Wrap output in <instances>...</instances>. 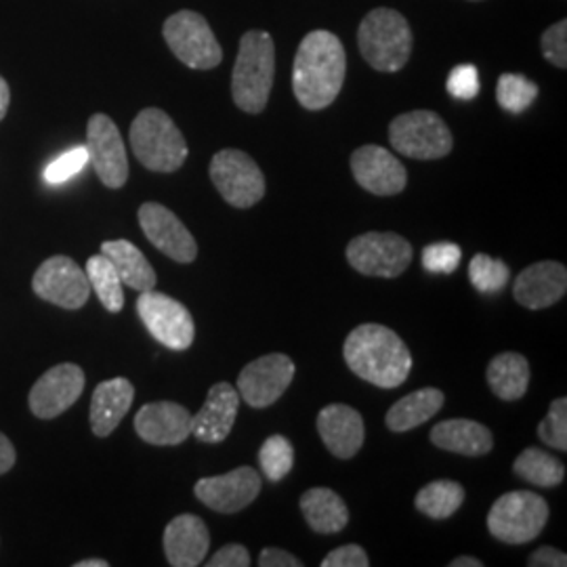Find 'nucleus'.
<instances>
[{"mask_svg":"<svg viewBox=\"0 0 567 567\" xmlns=\"http://www.w3.org/2000/svg\"><path fill=\"white\" fill-rule=\"evenodd\" d=\"M538 437L547 444V446L555 447L559 452L567 450V400L559 398L555 400L548 414L543 419V423L538 425Z\"/></svg>","mask_w":567,"mask_h":567,"instance_id":"nucleus-36","label":"nucleus"},{"mask_svg":"<svg viewBox=\"0 0 567 567\" xmlns=\"http://www.w3.org/2000/svg\"><path fill=\"white\" fill-rule=\"evenodd\" d=\"M358 47L377 72H400L412 53V30L395 9H372L358 30Z\"/></svg>","mask_w":567,"mask_h":567,"instance_id":"nucleus-5","label":"nucleus"},{"mask_svg":"<svg viewBox=\"0 0 567 567\" xmlns=\"http://www.w3.org/2000/svg\"><path fill=\"white\" fill-rule=\"evenodd\" d=\"M444 402H446V398L440 389H433V386L419 389L389 408L385 419L386 426L395 433L416 429L426 421H431L442 410Z\"/></svg>","mask_w":567,"mask_h":567,"instance_id":"nucleus-28","label":"nucleus"},{"mask_svg":"<svg viewBox=\"0 0 567 567\" xmlns=\"http://www.w3.org/2000/svg\"><path fill=\"white\" fill-rule=\"evenodd\" d=\"M447 93L454 100H463V102H471L480 95V72L475 65L471 63H463L456 65L446 82Z\"/></svg>","mask_w":567,"mask_h":567,"instance_id":"nucleus-39","label":"nucleus"},{"mask_svg":"<svg viewBox=\"0 0 567 567\" xmlns=\"http://www.w3.org/2000/svg\"><path fill=\"white\" fill-rule=\"evenodd\" d=\"M110 564L105 561V559H84V561H79V564H74V567H107Z\"/></svg>","mask_w":567,"mask_h":567,"instance_id":"nucleus-48","label":"nucleus"},{"mask_svg":"<svg viewBox=\"0 0 567 567\" xmlns=\"http://www.w3.org/2000/svg\"><path fill=\"white\" fill-rule=\"evenodd\" d=\"M163 37L173 55L192 70H213L224 60L221 44L206 18L196 11H179L166 18Z\"/></svg>","mask_w":567,"mask_h":567,"instance_id":"nucleus-8","label":"nucleus"},{"mask_svg":"<svg viewBox=\"0 0 567 567\" xmlns=\"http://www.w3.org/2000/svg\"><path fill=\"white\" fill-rule=\"evenodd\" d=\"M137 313L147 332L173 351L189 349L196 339V326L189 309L154 288L140 295Z\"/></svg>","mask_w":567,"mask_h":567,"instance_id":"nucleus-10","label":"nucleus"},{"mask_svg":"<svg viewBox=\"0 0 567 567\" xmlns=\"http://www.w3.org/2000/svg\"><path fill=\"white\" fill-rule=\"evenodd\" d=\"M84 274L91 284V292L97 295L103 307L110 313H121L124 307V292H122L121 276L112 261L105 255H95L86 261Z\"/></svg>","mask_w":567,"mask_h":567,"instance_id":"nucleus-31","label":"nucleus"},{"mask_svg":"<svg viewBox=\"0 0 567 567\" xmlns=\"http://www.w3.org/2000/svg\"><path fill=\"white\" fill-rule=\"evenodd\" d=\"M347 72V55L337 34L313 30L305 34L292 65V91L305 110L318 112L339 97Z\"/></svg>","mask_w":567,"mask_h":567,"instance_id":"nucleus-1","label":"nucleus"},{"mask_svg":"<svg viewBox=\"0 0 567 567\" xmlns=\"http://www.w3.org/2000/svg\"><path fill=\"white\" fill-rule=\"evenodd\" d=\"M135 431L145 444L179 446L192 435V412L175 402H154L140 408Z\"/></svg>","mask_w":567,"mask_h":567,"instance_id":"nucleus-19","label":"nucleus"},{"mask_svg":"<svg viewBox=\"0 0 567 567\" xmlns=\"http://www.w3.org/2000/svg\"><path fill=\"white\" fill-rule=\"evenodd\" d=\"M508 278H511V269L501 259H494L487 255H475L468 264V280L484 295L501 292L507 286Z\"/></svg>","mask_w":567,"mask_h":567,"instance_id":"nucleus-34","label":"nucleus"},{"mask_svg":"<svg viewBox=\"0 0 567 567\" xmlns=\"http://www.w3.org/2000/svg\"><path fill=\"white\" fill-rule=\"evenodd\" d=\"M538 97V84L526 79L524 74H503L496 84L498 105L511 112L522 114Z\"/></svg>","mask_w":567,"mask_h":567,"instance_id":"nucleus-33","label":"nucleus"},{"mask_svg":"<svg viewBox=\"0 0 567 567\" xmlns=\"http://www.w3.org/2000/svg\"><path fill=\"white\" fill-rule=\"evenodd\" d=\"M102 255L116 267L124 286L140 292L156 288L158 276L135 244L128 240H107L102 244Z\"/></svg>","mask_w":567,"mask_h":567,"instance_id":"nucleus-27","label":"nucleus"},{"mask_svg":"<svg viewBox=\"0 0 567 567\" xmlns=\"http://www.w3.org/2000/svg\"><path fill=\"white\" fill-rule=\"evenodd\" d=\"M463 250L458 244H429L423 250V267L429 274H454L461 265Z\"/></svg>","mask_w":567,"mask_h":567,"instance_id":"nucleus-38","label":"nucleus"},{"mask_svg":"<svg viewBox=\"0 0 567 567\" xmlns=\"http://www.w3.org/2000/svg\"><path fill=\"white\" fill-rule=\"evenodd\" d=\"M566 265L540 261L526 267L513 286L515 301L527 309H547L566 297Z\"/></svg>","mask_w":567,"mask_h":567,"instance_id":"nucleus-22","label":"nucleus"},{"mask_svg":"<svg viewBox=\"0 0 567 567\" xmlns=\"http://www.w3.org/2000/svg\"><path fill=\"white\" fill-rule=\"evenodd\" d=\"M137 217L145 238L168 259L177 264H192L198 257V244L171 208L158 203H145Z\"/></svg>","mask_w":567,"mask_h":567,"instance_id":"nucleus-16","label":"nucleus"},{"mask_svg":"<svg viewBox=\"0 0 567 567\" xmlns=\"http://www.w3.org/2000/svg\"><path fill=\"white\" fill-rule=\"evenodd\" d=\"M208 567H248L250 566V553L243 545H227L219 548L208 561Z\"/></svg>","mask_w":567,"mask_h":567,"instance_id":"nucleus-42","label":"nucleus"},{"mask_svg":"<svg viewBox=\"0 0 567 567\" xmlns=\"http://www.w3.org/2000/svg\"><path fill=\"white\" fill-rule=\"evenodd\" d=\"M547 522V501L526 489L507 492L487 513L489 534L507 545L532 543L543 534Z\"/></svg>","mask_w":567,"mask_h":567,"instance_id":"nucleus-6","label":"nucleus"},{"mask_svg":"<svg viewBox=\"0 0 567 567\" xmlns=\"http://www.w3.org/2000/svg\"><path fill=\"white\" fill-rule=\"evenodd\" d=\"M198 501L217 513H238L257 501L261 475L252 466H238L225 475L204 477L194 487Z\"/></svg>","mask_w":567,"mask_h":567,"instance_id":"nucleus-17","label":"nucleus"},{"mask_svg":"<svg viewBox=\"0 0 567 567\" xmlns=\"http://www.w3.org/2000/svg\"><path fill=\"white\" fill-rule=\"evenodd\" d=\"M295 379V364L284 353H269L246 364L238 374V393L250 408L276 404Z\"/></svg>","mask_w":567,"mask_h":567,"instance_id":"nucleus-14","label":"nucleus"},{"mask_svg":"<svg viewBox=\"0 0 567 567\" xmlns=\"http://www.w3.org/2000/svg\"><path fill=\"white\" fill-rule=\"evenodd\" d=\"M9 103H11V89H9V82L0 76V121L7 116Z\"/></svg>","mask_w":567,"mask_h":567,"instance_id":"nucleus-46","label":"nucleus"},{"mask_svg":"<svg viewBox=\"0 0 567 567\" xmlns=\"http://www.w3.org/2000/svg\"><path fill=\"white\" fill-rule=\"evenodd\" d=\"M450 567H484V564L475 557H456L454 561H450Z\"/></svg>","mask_w":567,"mask_h":567,"instance_id":"nucleus-47","label":"nucleus"},{"mask_svg":"<svg viewBox=\"0 0 567 567\" xmlns=\"http://www.w3.org/2000/svg\"><path fill=\"white\" fill-rule=\"evenodd\" d=\"M368 553L360 545H344L334 548L322 559V567H368Z\"/></svg>","mask_w":567,"mask_h":567,"instance_id":"nucleus-41","label":"nucleus"},{"mask_svg":"<svg viewBox=\"0 0 567 567\" xmlns=\"http://www.w3.org/2000/svg\"><path fill=\"white\" fill-rule=\"evenodd\" d=\"M86 152L95 175L110 189L128 182V158L116 122L105 114H93L86 124Z\"/></svg>","mask_w":567,"mask_h":567,"instance_id":"nucleus-12","label":"nucleus"},{"mask_svg":"<svg viewBox=\"0 0 567 567\" xmlns=\"http://www.w3.org/2000/svg\"><path fill=\"white\" fill-rule=\"evenodd\" d=\"M344 362L362 381L381 389L404 385L412 355L398 332L381 324H362L347 337Z\"/></svg>","mask_w":567,"mask_h":567,"instance_id":"nucleus-2","label":"nucleus"},{"mask_svg":"<svg viewBox=\"0 0 567 567\" xmlns=\"http://www.w3.org/2000/svg\"><path fill=\"white\" fill-rule=\"evenodd\" d=\"M16 458H18V454H16V447L11 444V440L4 433H0V475L9 473L13 468Z\"/></svg>","mask_w":567,"mask_h":567,"instance_id":"nucleus-45","label":"nucleus"},{"mask_svg":"<svg viewBox=\"0 0 567 567\" xmlns=\"http://www.w3.org/2000/svg\"><path fill=\"white\" fill-rule=\"evenodd\" d=\"M259 465L267 480L280 482L295 466V447L284 435H271L259 450Z\"/></svg>","mask_w":567,"mask_h":567,"instance_id":"nucleus-35","label":"nucleus"},{"mask_svg":"<svg viewBox=\"0 0 567 567\" xmlns=\"http://www.w3.org/2000/svg\"><path fill=\"white\" fill-rule=\"evenodd\" d=\"M135 400V386L128 379H110L95 386L91 398V429L97 437H107L121 425Z\"/></svg>","mask_w":567,"mask_h":567,"instance_id":"nucleus-24","label":"nucleus"},{"mask_svg":"<svg viewBox=\"0 0 567 567\" xmlns=\"http://www.w3.org/2000/svg\"><path fill=\"white\" fill-rule=\"evenodd\" d=\"M471 2H480V0H471Z\"/></svg>","mask_w":567,"mask_h":567,"instance_id":"nucleus-49","label":"nucleus"},{"mask_svg":"<svg viewBox=\"0 0 567 567\" xmlns=\"http://www.w3.org/2000/svg\"><path fill=\"white\" fill-rule=\"evenodd\" d=\"M305 522L318 534H337L349 524V508L330 487H311L301 496Z\"/></svg>","mask_w":567,"mask_h":567,"instance_id":"nucleus-26","label":"nucleus"},{"mask_svg":"<svg viewBox=\"0 0 567 567\" xmlns=\"http://www.w3.org/2000/svg\"><path fill=\"white\" fill-rule=\"evenodd\" d=\"M529 567H566L567 555L564 550L553 547H540L529 555Z\"/></svg>","mask_w":567,"mask_h":567,"instance_id":"nucleus-43","label":"nucleus"},{"mask_svg":"<svg viewBox=\"0 0 567 567\" xmlns=\"http://www.w3.org/2000/svg\"><path fill=\"white\" fill-rule=\"evenodd\" d=\"M513 471L517 477L526 480L527 484H532V486L555 487L566 480L564 463L559 458L550 456L548 452H543L540 447L524 450L517 456Z\"/></svg>","mask_w":567,"mask_h":567,"instance_id":"nucleus-30","label":"nucleus"},{"mask_svg":"<svg viewBox=\"0 0 567 567\" xmlns=\"http://www.w3.org/2000/svg\"><path fill=\"white\" fill-rule=\"evenodd\" d=\"M465 501V487L450 480H440L426 484L416 494V508L431 519L452 517Z\"/></svg>","mask_w":567,"mask_h":567,"instance_id":"nucleus-32","label":"nucleus"},{"mask_svg":"<svg viewBox=\"0 0 567 567\" xmlns=\"http://www.w3.org/2000/svg\"><path fill=\"white\" fill-rule=\"evenodd\" d=\"M240 410V393L229 383L210 386L198 414H192V435L203 444H219L231 433Z\"/></svg>","mask_w":567,"mask_h":567,"instance_id":"nucleus-20","label":"nucleus"},{"mask_svg":"<svg viewBox=\"0 0 567 567\" xmlns=\"http://www.w3.org/2000/svg\"><path fill=\"white\" fill-rule=\"evenodd\" d=\"M210 182L224 200L236 208H250L265 196V177L246 152L221 150L210 161Z\"/></svg>","mask_w":567,"mask_h":567,"instance_id":"nucleus-9","label":"nucleus"},{"mask_svg":"<svg viewBox=\"0 0 567 567\" xmlns=\"http://www.w3.org/2000/svg\"><path fill=\"white\" fill-rule=\"evenodd\" d=\"M351 173L365 192L374 196H395L404 192L408 173L389 150L364 145L351 154Z\"/></svg>","mask_w":567,"mask_h":567,"instance_id":"nucleus-18","label":"nucleus"},{"mask_svg":"<svg viewBox=\"0 0 567 567\" xmlns=\"http://www.w3.org/2000/svg\"><path fill=\"white\" fill-rule=\"evenodd\" d=\"M86 164H89L86 147L84 145L72 147L44 168V182L51 183V185L70 182L72 177H76L81 173Z\"/></svg>","mask_w":567,"mask_h":567,"instance_id":"nucleus-37","label":"nucleus"},{"mask_svg":"<svg viewBox=\"0 0 567 567\" xmlns=\"http://www.w3.org/2000/svg\"><path fill=\"white\" fill-rule=\"evenodd\" d=\"M412 246L398 234L370 231L353 238L347 246V261L364 276L398 278L412 264Z\"/></svg>","mask_w":567,"mask_h":567,"instance_id":"nucleus-11","label":"nucleus"},{"mask_svg":"<svg viewBox=\"0 0 567 567\" xmlns=\"http://www.w3.org/2000/svg\"><path fill=\"white\" fill-rule=\"evenodd\" d=\"M84 385L86 379L81 365H53L30 389L28 404L34 416L42 421H51L79 402Z\"/></svg>","mask_w":567,"mask_h":567,"instance_id":"nucleus-15","label":"nucleus"},{"mask_svg":"<svg viewBox=\"0 0 567 567\" xmlns=\"http://www.w3.org/2000/svg\"><path fill=\"white\" fill-rule=\"evenodd\" d=\"M487 385L496 398L515 402L526 395L529 385V364L522 353L507 351L496 355L487 365Z\"/></svg>","mask_w":567,"mask_h":567,"instance_id":"nucleus-29","label":"nucleus"},{"mask_svg":"<svg viewBox=\"0 0 567 567\" xmlns=\"http://www.w3.org/2000/svg\"><path fill=\"white\" fill-rule=\"evenodd\" d=\"M318 433L330 454L347 461L364 446V419L351 405H326L318 414Z\"/></svg>","mask_w":567,"mask_h":567,"instance_id":"nucleus-21","label":"nucleus"},{"mask_svg":"<svg viewBox=\"0 0 567 567\" xmlns=\"http://www.w3.org/2000/svg\"><path fill=\"white\" fill-rule=\"evenodd\" d=\"M131 147L140 163L154 173H175L187 161V142L179 126L161 107H145L131 124Z\"/></svg>","mask_w":567,"mask_h":567,"instance_id":"nucleus-4","label":"nucleus"},{"mask_svg":"<svg viewBox=\"0 0 567 567\" xmlns=\"http://www.w3.org/2000/svg\"><path fill=\"white\" fill-rule=\"evenodd\" d=\"M261 567H303V561L282 548H264L259 555Z\"/></svg>","mask_w":567,"mask_h":567,"instance_id":"nucleus-44","label":"nucleus"},{"mask_svg":"<svg viewBox=\"0 0 567 567\" xmlns=\"http://www.w3.org/2000/svg\"><path fill=\"white\" fill-rule=\"evenodd\" d=\"M540 49L548 63H553L559 70L567 68V21L561 20L553 23L545 30L540 39Z\"/></svg>","mask_w":567,"mask_h":567,"instance_id":"nucleus-40","label":"nucleus"},{"mask_svg":"<svg viewBox=\"0 0 567 567\" xmlns=\"http://www.w3.org/2000/svg\"><path fill=\"white\" fill-rule=\"evenodd\" d=\"M389 142L395 152L414 161L446 158L454 145L446 122L429 110L398 116L389 126Z\"/></svg>","mask_w":567,"mask_h":567,"instance_id":"nucleus-7","label":"nucleus"},{"mask_svg":"<svg viewBox=\"0 0 567 567\" xmlns=\"http://www.w3.org/2000/svg\"><path fill=\"white\" fill-rule=\"evenodd\" d=\"M276 74V47L265 30H248L240 41L231 74L234 103L246 114H261Z\"/></svg>","mask_w":567,"mask_h":567,"instance_id":"nucleus-3","label":"nucleus"},{"mask_svg":"<svg viewBox=\"0 0 567 567\" xmlns=\"http://www.w3.org/2000/svg\"><path fill=\"white\" fill-rule=\"evenodd\" d=\"M431 442L446 452L463 456H486L494 447L489 429L468 419H450L433 426Z\"/></svg>","mask_w":567,"mask_h":567,"instance_id":"nucleus-25","label":"nucleus"},{"mask_svg":"<svg viewBox=\"0 0 567 567\" xmlns=\"http://www.w3.org/2000/svg\"><path fill=\"white\" fill-rule=\"evenodd\" d=\"M32 290L42 301L63 309H81L91 297V284L84 269L74 259L63 255L42 261L32 278Z\"/></svg>","mask_w":567,"mask_h":567,"instance_id":"nucleus-13","label":"nucleus"},{"mask_svg":"<svg viewBox=\"0 0 567 567\" xmlns=\"http://www.w3.org/2000/svg\"><path fill=\"white\" fill-rule=\"evenodd\" d=\"M208 547L210 534L198 515H179L164 529V555L173 567L200 566Z\"/></svg>","mask_w":567,"mask_h":567,"instance_id":"nucleus-23","label":"nucleus"}]
</instances>
